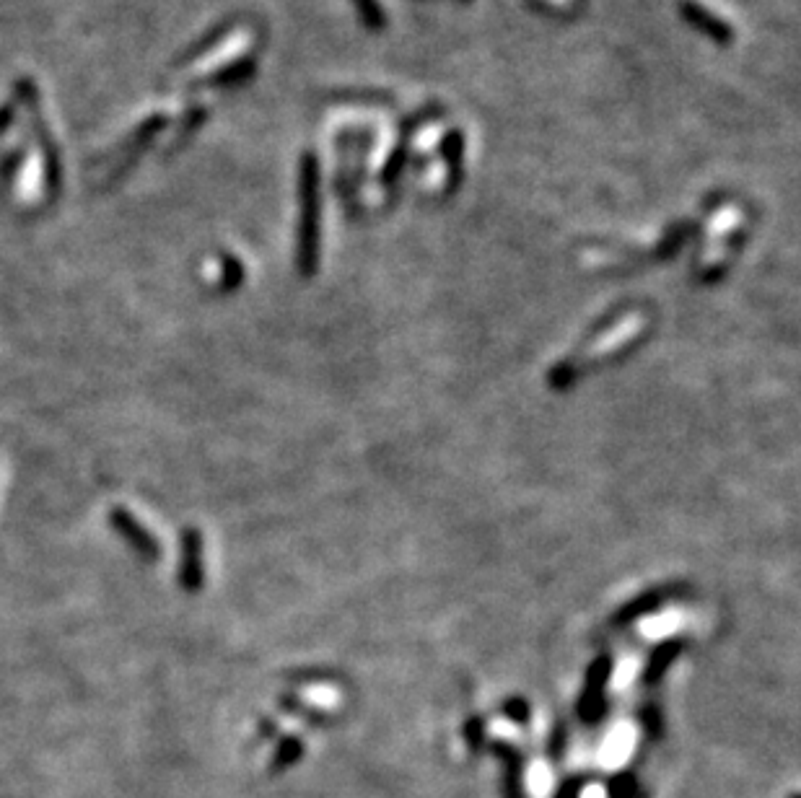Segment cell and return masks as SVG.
Here are the masks:
<instances>
[{"instance_id":"cell-1","label":"cell","mask_w":801,"mask_h":798,"mask_svg":"<svg viewBox=\"0 0 801 798\" xmlns=\"http://www.w3.org/2000/svg\"><path fill=\"white\" fill-rule=\"evenodd\" d=\"M493 749H496L498 757H501L503 765H506V798H524L522 796V757H519V752L511 747H506V744H501V741H496Z\"/></svg>"},{"instance_id":"cell-2","label":"cell","mask_w":801,"mask_h":798,"mask_svg":"<svg viewBox=\"0 0 801 798\" xmlns=\"http://www.w3.org/2000/svg\"><path fill=\"white\" fill-rule=\"evenodd\" d=\"M112 519H115V524L120 526L122 532L128 534L130 539H133V545H138L140 550L146 552L148 558H153V555L159 552V547H156V542H153L151 534L143 532V529H140V524H135V521L130 519L128 513H125V511H115V513H112Z\"/></svg>"},{"instance_id":"cell-3","label":"cell","mask_w":801,"mask_h":798,"mask_svg":"<svg viewBox=\"0 0 801 798\" xmlns=\"http://www.w3.org/2000/svg\"><path fill=\"white\" fill-rule=\"evenodd\" d=\"M301 754H304V747H301L299 739H283V744L278 747V754H275L273 765H270V770L273 773H278V770H286V767H291L293 762L299 760Z\"/></svg>"},{"instance_id":"cell-4","label":"cell","mask_w":801,"mask_h":798,"mask_svg":"<svg viewBox=\"0 0 801 798\" xmlns=\"http://www.w3.org/2000/svg\"><path fill=\"white\" fill-rule=\"evenodd\" d=\"M185 542H187V586H195L198 583V555H200V539L195 532H187L185 534Z\"/></svg>"},{"instance_id":"cell-5","label":"cell","mask_w":801,"mask_h":798,"mask_svg":"<svg viewBox=\"0 0 801 798\" xmlns=\"http://www.w3.org/2000/svg\"><path fill=\"white\" fill-rule=\"evenodd\" d=\"M610 793L612 798H633L636 796V780L630 778V775H620L610 786Z\"/></svg>"},{"instance_id":"cell-6","label":"cell","mask_w":801,"mask_h":798,"mask_svg":"<svg viewBox=\"0 0 801 798\" xmlns=\"http://www.w3.org/2000/svg\"><path fill=\"white\" fill-rule=\"evenodd\" d=\"M467 741H472V747H477V741H480V721L467 723Z\"/></svg>"},{"instance_id":"cell-7","label":"cell","mask_w":801,"mask_h":798,"mask_svg":"<svg viewBox=\"0 0 801 798\" xmlns=\"http://www.w3.org/2000/svg\"><path fill=\"white\" fill-rule=\"evenodd\" d=\"M560 798H576V793H560Z\"/></svg>"}]
</instances>
